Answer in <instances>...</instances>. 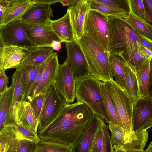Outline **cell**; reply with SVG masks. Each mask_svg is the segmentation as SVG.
Here are the masks:
<instances>
[{
  "label": "cell",
  "instance_id": "cell-1",
  "mask_svg": "<svg viewBox=\"0 0 152 152\" xmlns=\"http://www.w3.org/2000/svg\"><path fill=\"white\" fill-rule=\"evenodd\" d=\"M93 113L84 103L67 104L52 122L37 134L41 140L72 147L84 132Z\"/></svg>",
  "mask_w": 152,
  "mask_h": 152
},
{
  "label": "cell",
  "instance_id": "cell-2",
  "mask_svg": "<svg viewBox=\"0 0 152 152\" xmlns=\"http://www.w3.org/2000/svg\"><path fill=\"white\" fill-rule=\"evenodd\" d=\"M108 33V52L120 55L134 48H137L140 35L126 23L124 18L107 16Z\"/></svg>",
  "mask_w": 152,
  "mask_h": 152
},
{
  "label": "cell",
  "instance_id": "cell-3",
  "mask_svg": "<svg viewBox=\"0 0 152 152\" xmlns=\"http://www.w3.org/2000/svg\"><path fill=\"white\" fill-rule=\"evenodd\" d=\"M80 46L87 61L90 75L102 82L113 78L110 73L109 53L102 49L88 34L84 33L76 41Z\"/></svg>",
  "mask_w": 152,
  "mask_h": 152
},
{
  "label": "cell",
  "instance_id": "cell-4",
  "mask_svg": "<svg viewBox=\"0 0 152 152\" xmlns=\"http://www.w3.org/2000/svg\"><path fill=\"white\" fill-rule=\"evenodd\" d=\"M77 102L85 103L95 113L108 123L110 118L102 96L101 81L88 74L75 79Z\"/></svg>",
  "mask_w": 152,
  "mask_h": 152
},
{
  "label": "cell",
  "instance_id": "cell-5",
  "mask_svg": "<svg viewBox=\"0 0 152 152\" xmlns=\"http://www.w3.org/2000/svg\"><path fill=\"white\" fill-rule=\"evenodd\" d=\"M104 83L119 118L121 126L126 133L134 131L132 121L134 102L126 90L118 85L113 78Z\"/></svg>",
  "mask_w": 152,
  "mask_h": 152
},
{
  "label": "cell",
  "instance_id": "cell-6",
  "mask_svg": "<svg viewBox=\"0 0 152 152\" xmlns=\"http://www.w3.org/2000/svg\"><path fill=\"white\" fill-rule=\"evenodd\" d=\"M107 16L97 11L90 10L86 17L83 31L89 34L104 51L108 53Z\"/></svg>",
  "mask_w": 152,
  "mask_h": 152
},
{
  "label": "cell",
  "instance_id": "cell-7",
  "mask_svg": "<svg viewBox=\"0 0 152 152\" xmlns=\"http://www.w3.org/2000/svg\"><path fill=\"white\" fill-rule=\"evenodd\" d=\"M0 152H33L35 144L25 140L16 124L5 126L0 131Z\"/></svg>",
  "mask_w": 152,
  "mask_h": 152
},
{
  "label": "cell",
  "instance_id": "cell-8",
  "mask_svg": "<svg viewBox=\"0 0 152 152\" xmlns=\"http://www.w3.org/2000/svg\"><path fill=\"white\" fill-rule=\"evenodd\" d=\"M14 46L29 50L36 47L28 37L20 20L0 27V47Z\"/></svg>",
  "mask_w": 152,
  "mask_h": 152
},
{
  "label": "cell",
  "instance_id": "cell-9",
  "mask_svg": "<svg viewBox=\"0 0 152 152\" xmlns=\"http://www.w3.org/2000/svg\"><path fill=\"white\" fill-rule=\"evenodd\" d=\"M66 104L57 91L54 82L45 93L39 121L38 132L44 129L52 122Z\"/></svg>",
  "mask_w": 152,
  "mask_h": 152
},
{
  "label": "cell",
  "instance_id": "cell-10",
  "mask_svg": "<svg viewBox=\"0 0 152 152\" xmlns=\"http://www.w3.org/2000/svg\"><path fill=\"white\" fill-rule=\"evenodd\" d=\"M51 20L43 24L29 23L21 21L26 34L36 47H50L53 41L62 42L52 28Z\"/></svg>",
  "mask_w": 152,
  "mask_h": 152
},
{
  "label": "cell",
  "instance_id": "cell-11",
  "mask_svg": "<svg viewBox=\"0 0 152 152\" xmlns=\"http://www.w3.org/2000/svg\"><path fill=\"white\" fill-rule=\"evenodd\" d=\"M55 83L58 92L67 104L72 103L75 98L74 78L67 62L59 64Z\"/></svg>",
  "mask_w": 152,
  "mask_h": 152
},
{
  "label": "cell",
  "instance_id": "cell-12",
  "mask_svg": "<svg viewBox=\"0 0 152 152\" xmlns=\"http://www.w3.org/2000/svg\"><path fill=\"white\" fill-rule=\"evenodd\" d=\"M65 47L67 54L65 61L71 70L74 80L90 74L85 56L77 42L65 43Z\"/></svg>",
  "mask_w": 152,
  "mask_h": 152
},
{
  "label": "cell",
  "instance_id": "cell-13",
  "mask_svg": "<svg viewBox=\"0 0 152 152\" xmlns=\"http://www.w3.org/2000/svg\"><path fill=\"white\" fill-rule=\"evenodd\" d=\"M90 10L88 0H78L75 5L67 9L69 13L74 37L76 41L83 33L84 24L87 13Z\"/></svg>",
  "mask_w": 152,
  "mask_h": 152
},
{
  "label": "cell",
  "instance_id": "cell-14",
  "mask_svg": "<svg viewBox=\"0 0 152 152\" xmlns=\"http://www.w3.org/2000/svg\"><path fill=\"white\" fill-rule=\"evenodd\" d=\"M27 50L14 46L0 47V69L18 68L25 58Z\"/></svg>",
  "mask_w": 152,
  "mask_h": 152
},
{
  "label": "cell",
  "instance_id": "cell-15",
  "mask_svg": "<svg viewBox=\"0 0 152 152\" xmlns=\"http://www.w3.org/2000/svg\"><path fill=\"white\" fill-rule=\"evenodd\" d=\"M152 116V98H140L134 102L132 125L134 131L141 128Z\"/></svg>",
  "mask_w": 152,
  "mask_h": 152
},
{
  "label": "cell",
  "instance_id": "cell-16",
  "mask_svg": "<svg viewBox=\"0 0 152 152\" xmlns=\"http://www.w3.org/2000/svg\"><path fill=\"white\" fill-rule=\"evenodd\" d=\"M101 118L93 114L84 132L72 147L71 152H92L93 142L100 125Z\"/></svg>",
  "mask_w": 152,
  "mask_h": 152
},
{
  "label": "cell",
  "instance_id": "cell-17",
  "mask_svg": "<svg viewBox=\"0 0 152 152\" xmlns=\"http://www.w3.org/2000/svg\"><path fill=\"white\" fill-rule=\"evenodd\" d=\"M53 13L50 4L35 3L26 12L20 20L29 23L45 24L51 20Z\"/></svg>",
  "mask_w": 152,
  "mask_h": 152
},
{
  "label": "cell",
  "instance_id": "cell-18",
  "mask_svg": "<svg viewBox=\"0 0 152 152\" xmlns=\"http://www.w3.org/2000/svg\"><path fill=\"white\" fill-rule=\"evenodd\" d=\"M14 119L16 125L20 124L23 125L37 134L39 121L28 101L24 100L17 102L14 113Z\"/></svg>",
  "mask_w": 152,
  "mask_h": 152
},
{
  "label": "cell",
  "instance_id": "cell-19",
  "mask_svg": "<svg viewBox=\"0 0 152 152\" xmlns=\"http://www.w3.org/2000/svg\"><path fill=\"white\" fill-rule=\"evenodd\" d=\"M59 64L58 55L56 53L53 52L46 62L41 82L34 96L39 94H45L49 87L55 82Z\"/></svg>",
  "mask_w": 152,
  "mask_h": 152
},
{
  "label": "cell",
  "instance_id": "cell-20",
  "mask_svg": "<svg viewBox=\"0 0 152 152\" xmlns=\"http://www.w3.org/2000/svg\"><path fill=\"white\" fill-rule=\"evenodd\" d=\"M35 3L36 0H9L7 9L0 22V27L11 21L20 20L26 12Z\"/></svg>",
  "mask_w": 152,
  "mask_h": 152
},
{
  "label": "cell",
  "instance_id": "cell-21",
  "mask_svg": "<svg viewBox=\"0 0 152 152\" xmlns=\"http://www.w3.org/2000/svg\"><path fill=\"white\" fill-rule=\"evenodd\" d=\"M21 76V71L18 68L16 69L11 77V95L6 125L10 124H15L14 113L16 103L22 101L23 91Z\"/></svg>",
  "mask_w": 152,
  "mask_h": 152
},
{
  "label": "cell",
  "instance_id": "cell-22",
  "mask_svg": "<svg viewBox=\"0 0 152 152\" xmlns=\"http://www.w3.org/2000/svg\"><path fill=\"white\" fill-rule=\"evenodd\" d=\"M51 25L53 31L62 42L70 43L76 41L74 38L68 11L61 18L56 20H51Z\"/></svg>",
  "mask_w": 152,
  "mask_h": 152
},
{
  "label": "cell",
  "instance_id": "cell-23",
  "mask_svg": "<svg viewBox=\"0 0 152 152\" xmlns=\"http://www.w3.org/2000/svg\"><path fill=\"white\" fill-rule=\"evenodd\" d=\"M148 138L147 130L134 131L126 134L125 143L122 148L126 152L133 150L144 151Z\"/></svg>",
  "mask_w": 152,
  "mask_h": 152
},
{
  "label": "cell",
  "instance_id": "cell-24",
  "mask_svg": "<svg viewBox=\"0 0 152 152\" xmlns=\"http://www.w3.org/2000/svg\"><path fill=\"white\" fill-rule=\"evenodd\" d=\"M40 65H21L18 68L21 73L22 100H26Z\"/></svg>",
  "mask_w": 152,
  "mask_h": 152
},
{
  "label": "cell",
  "instance_id": "cell-25",
  "mask_svg": "<svg viewBox=\"0 0 152 152\" xmlns=\"http://www.w3.org/2000/svg\"><path fill=\"white\" fill-rule=\"evenodd\" d=\"M123 68L125 89L134 102L139 98L138 84L136 72L124 59Z\"/></svg>",
  "mask_w": 152,
  "mask_h": 152
},
{
  "label": "cell",
  "instance_id": "cell-26",
  "mask_svg": "<svg viewBox=\"0 0 152 152\" xmlns=\"http://www.w3.org/2000/svg\"><path fill=\"white\" fill-rule=\"evenodd\" d=\"M50 47H39L27 50L26 56L22 65H41L45 62L53 53Z\"/></svg>",
  "mask_w": 152,
  "mask_h": 152
},
{
  "label": "cell",
  "instance_id": "cell-27",
  "mask_svg": "<svg viewBox=\"0 0 152 152\" xmlns=\"http://www.w3.org/2000/svg\"><path fill=\"white\" fill-rule=\"evenodd\" d=\"M110 70L116 83L125 89V85L123 64L124 58L121 56L109 53Z\"/></svg>",
  "mask_w": 152,
  "mask_h": 152
},
{
  "label": "cell",
  "instance_id": "cell-28",
  "mask_svg": "<svg viewBox=\"0 0 152 152\" xmlns=\"http://www.w3.org/2000/svg\"><path fill=\"white\" fill-rule=\"evenodd\" d=\"M150 57L136 73L138 81L139 98L148 97L150 80Z\"/></svg>",
  "mask_w": 152,
  "mask_h": 152
},
{
  "label": "cell",
  "instance_id": "cell-29",
  "mask_svg": "<svg viewBox=\"0 0 152 152\" xmlns=\"http://www.w3.org/2000/svg\"><path fill=\"white\" fill-rule=\"evenodd\" d=\"M126 23L136 32L152 41V24L128 14L124 18Z\"/></svg>",
  "mask_w": 152,
  "mask_h": 152
},
{
  "label": "cell",
  "instance_id": "cell-30",
  "mask_svg": "<svg viewBox=\"0 0 152 152\" xmlns=\"http://www.w3.org/2000/svg\"><path fill=\"white\" fill-rule=\"evenodd\" d=\"M119 55L122 56L135 72L138 70L151 57L148 58L145 56L138 50L137 48L130 49Z\"/></svg>",
  "mask_w": 152,
  "mask_h": 152
},
{
  "label": "cell",
  "instance_id": "cell-31",
  "mask_svg": "<svg viewBox=\"0 0 152 152\" xmlns=\"http://www.w3.org/2000/svg\"><path fill=\"white\" fill-rule=\"evenodd\" d=\"M129 13L134 17L151 23L152 20L146 10L143 0H127Z\"/></svg>",
  "mask_w": 152,
  "mask_h": 152
},
{
  "label": "cell",
  "instance_id": "cell-32",
  "mask_svg": "<svg viewBox=\"0 0 152 152\" xmlns=\"http://www.w3.org/2000/svg\"><path fill=\"white\" fill-rule=\"evenodd\" d=\"M72 147L42 140L35 145L33 152H71Z\"/></svg>",
  "mask_w": 152,
  "mask_h": 152
},
{
  "label": "cell",
  "instance_id": "cell-33",
  "mask_svg": "<svg viewBox=\"0 0 152 152\" xmlns=\"http://www.w3.org/2000/svg\"><path fill=\"white\" fill-rule=\"evenodd\" d=\"M11 92L12 87L10 86L4 92L0 94V131L6 124Z\"/></svg>",
  "mask_w": 152,
  "mask_h": 152
},
{
  "label": "cell",
  "instance_id": "cell-34",
  "mask_svg": "<svg viewBox=\"0 0 152 152\" xmlns=\"http://www.w3.org/2000/svg\"><path fill=\"white\" fill-rule=\"evenodd\" d=\"M100 87L103 100L111 122L121 126L119 118L113 102L106 90L104 82H101Z\"/></svg>",
  "mask_w": 152,
  "mask_h": 152
},
{
  "label": "cell",
  "instance_id": "cell-35",
  "mask_svg": "<svg viewBox=\"0 0 152 152\" xmlns=\"http://www.w3.org/2000/svg\"><path fill=\"white\" fill-rule=\"evenodd\" d=\"M108 128L111 133L110 139L113 149L122 147L125 143V132L120 126L111 122L108 123Z\"/></svg>",
  "mask_w": 152,
  "mask_h": 152
},
{
  "label": "cell",
  "instance_id": "cell-36",
  "mask_svg": "<svg viewBox=\"0 0 152 152\" xmlns=\"http://www.w3.org/2000/svg\"><path fill=\"white\" fill-rule=\"evenodd\" d=\"M90 10L97 11L107 16H117L124 18L127 15L96 0H88Z\"/></svg>",
  "mask_w": 152,
  "mask_h": 152
},
{
  "label": "cell",
  "instance_id": "cell-37",
  "mask_svg": "<svg viewBox=\"0 0 152 152\" xmlns=\"http://www.w3.org/2000/svg\"><path fill=\"white\" fill-rule=\"evenodd\" d=\"M122 13L127 15L129 8L127 0H96Z\"/></svg>",
  "mask_w": 152,
  "mask_h": 152
},
{
  "label": "cell",
  "instance_id": "cell-38",
  "mask_svg": "<svg viewBox=\"0 0 152 152\" xmlns=\"http://www.w3.org/2000/svg\"><path fill=\"white\" fill-rule=\"evenodd\" d=\"M104 121V119L101 117L100 125L93 142L92 152H101L103 148L104 140L103 127Z\"/></svg>",
  "mask_w": 152,
  "mask_h": 152
},
{
  "label": "cell",
  "instance_id": "cell-39",
  "mask_svg": "<svg viewBox=\"0 0 152 152\" xmlns=\"http://www.w3.org/2000/svg\"><path fill=\"white\" fill-rule=\"evenodd\" d=\"M45 94H39L34 96L28 102L30 104L37 119L39 121L42 107Z\"/></svg>",
  "mask_w": 152,
  "mask_h": 152
},
{
  "label": "cell",
  "instance_id": "cell-40",
  "mask_svg": "<svg viewBox=\"0 0 152 152\" xmlns=\"http://www.w3.org/2000/svg\"><path fill=\"white\" fill-rule=\"evenodd\" d=\"M17 125L20 134L25 140L35 144L41 140L38 134L35 133L29 128L21 124Z\"/></svg>",
  "mask_w": 152,
  "mask_h": 152
},
{
  "label": "cell",
  "instance_id": "cell-41",
  "mask_svg": "<svg viewBox=\"0 0 152 152\" xmlns=\"http://www.w3.org/2000/svg\"><path fill=\"white\" fill-rule=\"evenodd\" d=\"M47 61L39 66L33 84L26 100L27 101L31 100L34 96L36 89L41 82L42 73Z\"/></svg>",
  "mask_w": 152,
  "mask_h": 152
},
{
  "label": "cell",
  "instance_id": "cell-42",
  "mask_svg": "<svg viewBox=\"0 0 152 152\" xmlns=\"http://www.w3.org/2000/svg\"><path fill=\"white\" fill-rule=\"evenodd\" d=\"M104 140L103 148L101 152H113V145L110 135L108 126L103 123Z\"/></svg>",
  "mask_w": 152,
  "mask_h": 152
},
{
  "label": "cell",
  "instance_id": "cell-43",
  "mask_svg": "<svg viewBox=\"0 0 152 152\" xmlns=\"http://www.w3.org/2000/svg\"><path fill=\"white\" fill-rule=\"evenodd\" d=\"M8 78L5 70L0 69V94L4 92L8 88Z\"/></svg>",
  "mask_w": 152,
  "mask_h": 152
},
{
  "label": "cell",
  "instance_id": "cell-44",
  "mask_svg": "<svg viewBox=\"0 0 152 152\" xmlns=\"http://www.w3.org/2000/svg\"><path fill=\"white\" fill-rule=\"evenodd\" d=\"M139 43L152 52V41L140 35Z\"/></svg>",
  "mask_w": 152,
  "mask_h": 152
},
{
  "label": "cell",
  "instance_id": "cell-45",
  "mask_svg": "<svg viewBox=\"0 0 152 152\" xmlns=\"http://www.w3.org/2000/svg\"><path fill=\"white\" fill-rule=\"evenodd\" d=\"M137 45L138 50L145 56L148 58L152 56V52L143 46L138 42Z\"/></svg>",
  "mask_w": 152,
  "mask_h": 152
},
{
  "label": "cell",
  "instance_id": "cell-46",
  "mask_svg": "<svg viewBox=\"0 0 152 152\" xmlns=\"http://www.w3.org/2000/svg\"><path fill=\"white\" fill-rule=\"evenodd\" d=\"M9 2V0H0V22L2 19Z\"/></svg>",
  "mask_w": 152,
  "mask_h": 152
},
{
  "label": "cell",
  "instance_id": "cell-47",
  "mask_svg": "<svg viewBox=\"0 0 152 152\" xmlns=\"http://www.w3.org/2000/svg\"><path fill=\"white\" fill-rule=\"evenodd\" d=\"M148 14L152 20V0H143Z\"/></svg>",
  "mask_w": 152,
  "mask_h": 152
},
{
  "label": "cell",
  "instance_id": "cell-48",
  "mask_svg": "<svg viewBox=\"0 0 152 152\" xmlns=\"http://www.w3.org/2000/svg\"><path fill=\"white\" fill-rule=\"evenodd\" d=\"M148 97L152 98V64L151 62L150 64L149 96Z\"/></svg>",
  "mask_w": 152,
  "mask_h": 152
},
{
  "label": "cell",
  "instance_id": "cell-49",
  "mask_svg": "<svg viewBox=\"0 0 152 152\" xmlns=\"http://www.w3.org/2000/svg\"><path fill=\"white\" fill-rule=\"evenodd\" d=\"M61 42L57 41H53L50 45V48H53L54 50L58 52L61 48Z\"/></svg>",
  "mask_w": 152,
  "mask_h": 152
},
{
  "label": "cell",
  "instance_id": "cell-50",
  "mask_svg": "<svg viewBox=\"0 0 152 152\" xmlns=\"http://www.w3.org/2000/svg\"><path fill=\"white\" fill-rule=\"evenodd\" d=\"M152 127V116L147 122L140 129L137 130L141 131L147 130L148 129Z\"/></svg>",
  "mask_w": 152,
  "mask_h": 152
},
{
  "label": "cell",
  "instance_id": "cell-51",
  "mask_svg": "<svg viewBox=\"0 0 152 152\" xmlns=\"http://www.w3.org/2000/svg\"><path fill=\"white\" fill-rule=\"evenodd\" d=\"M59 0H36V3H43L50 4L58 2Z\"/></svg>",
  "mask_w": 152,
  "mask_h": 152
},
{
  "label": "cell",
  "instance_id": "cell-52",
  "mask_svg": "<svg viewBox=\"0 0 152 152\" xmlns=\"http://www.w3.org/2000/svg\"><path fill=\"white\" fill-rule=\"evenodd\" d=\"M74 0H59L58 2L61 3L63 6H71Z\"/></svg>",
  "mask_w": 152,
  "mask_h": 152
},
{
  "label": "cell",
  "instance_id": "cell-53",
  "mask_svg": "<svg viewBox=\"0 0 152 152\" xmlns=\"http://www.w3.org/2000/svg\"><path fill=\"white\" fill-rule=\"evenodd\" d=\"M143 152H152V142H150L147 148L143 151Z\"/></svg>",
  "mask_w": 152,
  "mask_h": 152
},
{
  "label": "cell",
  "instance_id": "cell-54",
  "mask_svg": "<svg viewBox=\"0 0 152 152\" xmlns=\"http://www.w3.org/2000/svg\"><path fill=\"white\" fill-rule=\"evenodd\" d=\"M113 152H126V151L122 148L113 149Z\"/></svg>",
  "mask_w": 152,
  "mask_h": 152
},
{
  "label": "cell",
  "instance_id": "cell-55",
  "mask_svg": "<svg viewBox=\"0 0 152 152\" xmlns=\"http://www.w3.org/2000/svg\"><path fill=\"white\" fill-rule=\"evenodd\" d=\"M143 150H133L127 151L126 152H143Z\"/></svg>",
  "mask_w": 152,
  "mask_h": 152
},
{
  "label": "cell",
  "instance_id": "cell-56",
  "mask_svg": "<svg viewBox=\"0 0 152 152\" xmlns=\"http://www.w3.org/2000/svg\"><path fill=\"white\" fill-rule=\"evenodd\" d=\"M151 62L152 64V59H151Z\"/></svg>",
  "mask_w": 152,
  "mask_h": 152
}]
</instances>
